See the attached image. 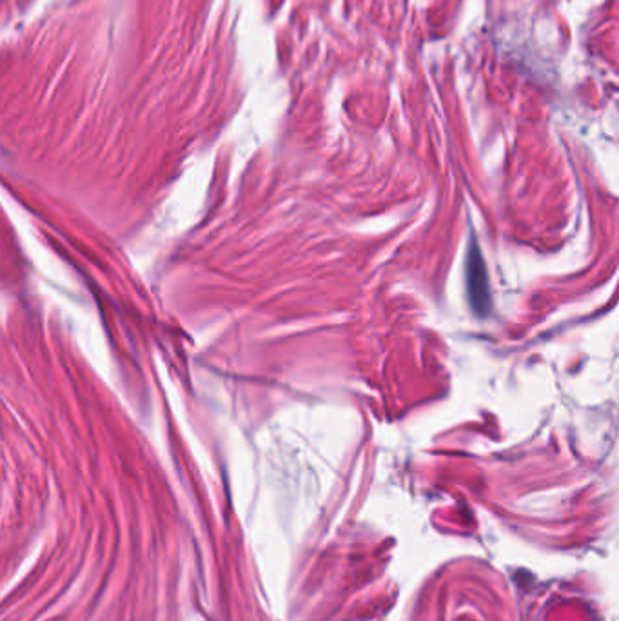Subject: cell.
<instances>
[{
    "label": "cell",
    "mask_w": 619,
    "mask_h": 621,
    "mask_svg": "<svg viewBox=\"0 0 619 621\" xmlns=\"http://www.w3.org/2000/svg\"><path fill=\"white\" fill-rule=\"evenodd\" d=\"M467 287L471 296V306L476 315H487L491 309V293H489V276L485 269L480 247L472 240L467 255Z\"/></svg>",
    "instance_id": "6da1fadb"
}]
</instances>
